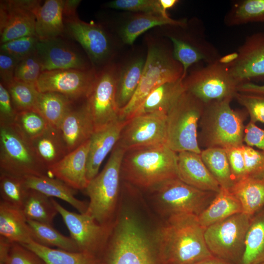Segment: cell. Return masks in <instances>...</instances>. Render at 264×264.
I'll list each match as a JSON object with an SVG mask.
<instances>
[{
	"label": "cell",
	"mask_w": 264,
	"mask_h": 264,
	"mask_svg": "<svg viewBox=\"0 0 264 264\" xmlns=\"http://www.w3.org/2000/svg\"><path fill=\"white\" fill-rule=\"evenodd\" d=\"M165 219L154 238L162 264H190L213 256L197 216L179 214Z\"/></svg>",
	"instance_id": "obj_1"
},
{
	"label": "cell",
	"mask_w": 264,
	"mask_h": 264,
	"mask_svg": "<svg viewBox=\"0 0 264 264\" xmlns=\"http://www.w3.org/2000/svg\"><path fill=\"white\" fill-rule=\"evenodd\" d=\"M100 264H162L154 238L131 215L116 219Z\"/></svg>",
	"instance_id": "obj_2"
},
{
	"label": "cell",
	"mask_w": 264,
	"mask_h": 264,
	"mask_svg": "<svg viewBox=\"0 0 264 264\" xmlns=\"http://www.w3.org/2000/svg\"><path fill=\"white\" fill-rule=\"evenodd\" d=\"M177 153L165 144L131 149L125 151L121 177L132 186L150 190L178 177Z\"/></svg>",
	"instance_id": "obj_3"
},
{
	"label": "cell",
	"mask_w": 264,
	"mask_h": 264,
	"mask_svg": "<svg viewBox=\"0 0 264 264\" xmlns=\"http://www.w3.org/2000/svg\"><path fill=\"white\" fill-rule=\"evenodd\" d=\"M231 99L204 104L200 119L198 144L205 147L225 149L244 145V121L248 114L245 109H233Z\"/></svg>",
	"instance_id": "obj_4"
},
{
	"label": "cell",
	"mask_w": 264,
	"mask_h": 264,
	"mask_svg": "<svg viewBox=\"0 0 264 264\" xmlns=\"http://www.w3.org/2000/svg\"><path fill=\"white\" fill-rule=\"evenodd\" d=\"M125 152L116 144L104 168L89 181L85 190L89 199L86 213L103 225H111L116 220L121 167Z\"/></svg>",
	"instance_id": "obj_5"
},
{
	"label": "cell",
	"mask_w": 264,
	"mask_h": 264,
	"mask_svg": "<svg viewBox=\"0 0 264 264\" xmlns=\"http://www.w3.org/2000/svg\"><path fill=\"white\" fill-rule=\"evenodd\" d=\"M204 104L185 91L166 115V145L178 153L200 154L198 128Z\"/></svg>",
	"instance_id": "obj_6"
},
{
	"label": "cell",
	"mask_w": 264,
	"mask_h": 264,
	"mask_svg": "<svg viewBox=\"0 0 264 264\" xmlns=\"http://www.w3.org/2000/svg\"><path fill=\"white\" fill-rule=\"evenodd\" d=\"M183 73L182 65L174 59L173 53L158 45H149L139 85L130 102L120 110L119 120H128L154 89L164 83L182 78Z\"/></svg>",
	"instance_id": "obj_7"
},
{
	"label": "cell",
	"mask_w": 264,
	"mask_h": 264,
	"mask_svg": "<svg viewBox=\"0 0 264 264\" xmlns=\"http://www.w3.org/2000/svg\"><path fill=\"white\" fill-rule=\"evenodd\" d=\"M150 191L159 212L165 218L179 214L198 217L217 193L193 187L178 177L167 180Z\"/></svg>",
	"instance_id": "obj_8"
},
{
	"label": "cell",
	"mask_w": 264,
	"mask_h": 264,
	"mask_svg": "<svg viewBox=\"0 0 264 264\" xmlns=\"http://www.w3.org/2000/svg\"><path fill=\"white\" fill-rule=\"evenodd\" d=\"M251 218L242 212L206 228L204 239L211 254L231 264H239Z\"/></svg>",
	"instance_id": "obj_9"
},
{
	"label": "cell",
	"mask_w": 264,
	"mask_h": 264,
	"mask_svg": "<svg viewBox=\"0 0 264 264\" xmlns=\"http://www.w3.org/2000/svg\"><path fill=\"white\" fill-rule=\"evenodd\" d=\"M219 59L195 70L183 79L185 91L204 104L233 99L238 93V84L231 76L228 66Z\"/></svg>",
	"instance_id": "obj_10"
},
{
	"label": "cell",
	"mask_w": 264,
	"mask_h": 264,
	"mask_svg": "<svg viewBox=\"0 0 264 264\" xmlns=\"http://www.w3.org/2000/svg\"><path fill=\"white\" fill-rule=\"evenodd\" d=\"M0 173L21 178L48 174L29 142L12 125H0Z\"/></svg>",
	"instance_id": "obj_11"
},
{
	"label": "cell",
	"mask_w": 264,
	"mask_h": 264,
	"mask_svg": "<svg viewBox=\"0 0 264 264\" xmlns=\"http://www.w3.org/2000/svg\"><path fill=\"white\" fill-rule=\"evenodd\" d=\"M118 71V67L111 63L98 70L87 98L94 132L119 120L120 110L115 98Z\"/></svg>",
	"instance_id": "obj_12"
},
{
	"label": "cell",
	"mask_w": 264,
	"mask_h": 264,
	"mask_svg": "<svg viewBox=\"0 0 264 264\" xmlns=\"http://www.w3.org/2000/svg\"><path fill=\"white\" fill-rule=\"evenodd\" d=\"M65 37L77 43L89 59L92 67L108 65L112 55L110 37L101 24L88 23L79 18L64 19Z\"/></svg>",
	"instance_id": "obj_13"
},
{
	"label": "cell",
	"mask_w": 264,
	"mask_h": 264,
	"mask_svg": "<svg viewBox=\"0 0 264 264\" xmlns=\"http://www.w3.org/2000/svg\"><path fill=\"white\" fill-rule=\"evenodd\" d=\"M51 200L79 251L99 257L106 246L114 222L110 225L100 224L86 213L71 212L55 199L51 198Z\"/></svg>",
	"instance_id": "obj_14"
},
{
	"label": "cell",
	"mask_w": 264,
	"mask_h": 264,
	"mask_svg": "<svg viewBox=\"0 0 264 264\" xmlns=\"http://www.w3.org/2000/svg\"><path fill=\"white\" fill-rule=\"evenodd\" d=\"M97 71L94 68L45 71L42 72L35 86L40 92H55L74 101H82L90 94Z\"/></svg>",
	"instance_id": "obj_15"
},
{
	"label": "cell",
	"mask_w": 264,
	"mask_h": 264,
	"mask_svg": "<svg viewBox=\"0 0 264 264\" xmlns=\"http://www.w3.org/2000/svg\"><path fill=\"white\" fill-rule=\"evenodd\" d=\"M42 71L93 68L87 55L76 43L66 37L39 40L36 49Z\"/></svg>",
	"instance_id": "obj_16"
},
{
	"label": "cell",
	"mask_w": 264,
	"mask_h": 264,
	"mask_svg": "<svg viewBox=\"0 0 264 264\" xmlns=\"http://www.w3.org/2000/svg\"><path fill=\"white\" fill-rule=\"evenodd\" d=\"M42 4L38 0H2L0 2V43L36 36V15Z\"/></svg>",
	"instance_id": "obj_17"
},
{
	"label": "cell",
	"mask_w": 264,
	"mask_h": 264,
	"mask_svg": "<svg viewBox=\"0 0 264 264\" xmlns=\"http://www.w3.org/2000/svg\"><path fill=\"white\" fill-rule=\"evenodd\" d=\"M166 114L152 113L133 116L126 121L117 144L125 151L165 144Z\"/></svg>",
	"instance_id": "obj_18"
},
{
	"label": "cell",
	"mask_w": 264,
	"mask_h": 264,
	"mask_svg": "<svg viewBox=\"0 0 264 264\" xmlns=\"http://www.w3.org/2000/svg\"><path fill=\"white\" fill-rule=\"evenodd\" d=\"M237 53L235 60L227 66L239 85L264 77V32L247 37Z\"/></svg>",
	"instance_id": "obj_19"
},
{
	"label": "cell",
	"mask_w": 264,
	"mask_h": 264,
	"mask_svg": "<svg viewBox=\"0 0 264 264\" xmlns=\"http://www.w3.org/2000/svg\"><path fill=\"white\" fill-rule=\"evenodd\" d=\"M59 129L69 152L90 139L94 128L87 99L74 103Z\"/></svg>",
	"instance_id": "obj_20"
},
{
	"label": "cell",
	"mask_w": 264,
	"mask_h": 264,
	"mask_svg": "<svg viewBox=\"0 0 264 264\" xmlns=\"http://www.w3.org/2000/svg\"><path fill=\"white\" fill-rule=\"evenodd\" d=\"M90 139L69 152L48 169L47 174L76 190H85L89 182L87 164Z\"/></svg>",
	"instance_id": "obj_21"
},
{
	"label": "cell",
	"mask_w": 264,
	"mask_h": 264,
	"mask_svg": "<svg viewBox=\"0 0 264 264\" xmlns=\"http://www.w3.org/2000/svg\"><path fill=\"white\" fill-rule=\"evenodd\" d=\"M169 38L173 44V57L183 67L182 79L193 64L201 61L209 64L220 58L217 50L205 39L203 33L190 38L176 36H170Z\"/></svg>",
	"instance_id": "obj_22"
},
{
	"label": "cell",
	"mask_w": 264,
	"mask_h": 264,
	"mask_svg": "<svg viewBox=\"0 0 264 264\" xmlns=\"http://www.w3.org/2000/svg\"><path fill=\"white\" fill-rule=\"evenodd\" d=\"M178 177L198 189L218 193L220 187L210 173L199 154L183 151L177 153Z\"/></svg>",
	"instance_id": "obj_23"
},
{
	"label": "cell",
	"mask_w": 264,
	"mask_h": 264,
	"mask_svg": "<svg viewBox=\"0 0 264 264\" xmlns=\"http://www.w3.org/2000/svg\"><path fill=\"white\" fill-rule=\"evenodd\" d=\"M125 123L117 121L94 132L92 135L87 164V176L89 181L99 173L104 159L117 143Z\"/></svg>",
	"instance_id": "obj_24"
},
{
	"label": "cell",
	"mask_w": 264,
	"mask_h": 264,
	"mask_svg": "<svg viewBox=\"0 0 264 264\" xmlns=\"http://www.w3.org/2000/svg\"><path fill=\"white\" fill-rule=\"evenodd\" d=\"M23 179L28 189L38 191L51 198L61 199L71 205L79 213H86L88 203L77 198L75 197L77 190L62 181L47 175L26 176Z\"/></svg>",
	"instance_id": "obj_25"
},
{
	"label": "cell",
	"mask_w": 264,
	"mask_h": 264,
	"mask_svg": "<svg viewBox=\"0 0 264 264\" xmlns=\"http://www.w3.org/2000/svg\"><path fill=\"white\" fill-rule=\"evenodd\" d=\"M0 237L22 244L34 241L32 230L22 209L0 200Z\"/></svg>",
	"instance_id": "obj_26"
},
{
	"label": "cell",
	"mask_w": 264,
	"mask_h": 264,
	"mask_svg": "<svg viewBox=\"0 0 264 264\" xmlns=\"http://www.w3.org/2000/svg\"><path fill=\"white\" fill-rule=\"evenodd\" d=\"M185 91L182 78L176 81L164 83L148 94L131 118L152 113H162L167 115Z\"/></svg>",
	"instance_id": "obj_27"
},
{
	"label": "cell",
	"mask_w": 264,
	"mask_h": 264,
	"mask_svg": "<svg viewBox=\"0 0 264 264\" xmlns=\"http://www.w3.org/2000/svg\"><path fill=\"white\" fill-rule=\"evenodd\" d=\"M40 162L47 169L68 153L58 128L48 125L45 131L29 142Z\"/></svg>",
	"instance_id": "obj_28"
},
{
	"label": "cell",
	"mask_w": 264,
	"mask_h": 264,
	"mask_svg": "<svg viewBox=\"0 0 264 264\" xmlns=\"http://www.w3.org/2000/svg\"><path fill=\"white\" fill-rule=\"evenodd\" d=\"M64 0H46L36 15L35 34L39 40L65 37L63 15Z\"/></svg>",
	"instance_id": "obj_29"
},
{
	"label": "cell",
	"mask_w": 264,
	"mask_h": 264,
	"mask_svg": "<svg viewBox=\"0 0 264 264\" xmlns=\"http://www.w3.org/2000/svg\"><path fill=\"white\" fill-rule=\"evenodd\" d=\"M241 204L229 190L220 187L207 207L198 216L201 226L205 229L235 214L242 213Z\"/></svg>",
	"instance_id": "obj_30"
},
{
	"label": "cell",
	"mask_w": 264,
	"mask_h": 264,
	"mask_svg": "<svg viewBox=\"0 0 264 264\" xmlns=\"http://www.w3.org/2000/svg\"><path fill=\"white\" fill-rule=\"evenodd\" d=\"M229 190L240 202L242 213L251 217L264 207V179L246 176Z\"/></svg>",
	"instance_id": "obj_31"
},
{
	"label": "cell",
	"mask_w": 264,
	"mask_h": 264,
	"mask_svg": "<svg viewBox=\"0 0 264 264\" xmlns=\"http://www.w3.org/2000/svg\"><path fill=\"white\" fill-rule=\"evenodd\" d=\"M145 60L139 58L118 68L115 98L119 110L126 107L134 95L141 78Z\"/></svg>",
	"instance_id": "obj_32"
},
{
	"label": "cell",
	"mask_w": 264,
	"mask_h": 264,
	"mask_svg": "<svg viewBox=\"0 0 264 264\" xmlns=\"http://www.w3.org/2000/svg\"><path fill=\"white\" fill-rule=\"evenodd\" d=\"M75 102L59 93L39 92L33 110L39 113L49 125L59 129Z\"/></svg>",
	"instance_id": "obj_33"
},
{
	"label": "cell",
	"mask_w": 264,
	"mask_h": 264,
	"mask_svg": "<svg viewBox=\"0 0 264 264\" xmlns=\"http://www.w3.org/2000/svg\"><path fill=\"white\" fill-rule=\"evenodd\" d=\"M165 25L185 27L187 22L185 20H177L160 15L140 13L132 17L123 27L121 38L124 43L132 45L136 38L146 31L153 27Z\"/></svg>",
	"instance_id": "obj_34"
},
{
	"label": "cell",
	"mask_w": 264,
	"mask_h": 264,
	"mask_svg": "<svg viewBox=\"0 0 264 264\" xmlns=\"http://www.w3.org/2000/svg\"><path fill=\"white\" fill-rule=\"evenodd\" d=\"M264 262V207L251 219L239 264H260Z\"/></svg>",
	"instance_id": "obj_35"
},
{
	"label": "cell",
	"mask_w": 264,
	"mask_h": 264,
	"mask_svg": "<svg viewBox=\"0 0 264 264\" xmlns=\"http://www.w3.org/2000/svg\"><path fill=\"white\" fill-rule=\"evenodd\" d=\"M22 245L39 256L45 264H100L99 257L86 252L53 248L34 241Z\"/></svg>",
	"instance_id": "obj_36"
},
{
	"label": "cell",
	"mask_w": 264,
	"mask_h": 264,
	"mask_svg": "<svg viewBox=\"0 0 264 264\" xmlns=\"http://www.w3.org/2000/svg\"><path fill=\"white\" fill-rule=\"evenodd\" d=\"M206 167L220 187L230 190L234 183L225 149L210 148L200 154Z\"/></svg>",
	"instance_id": "obj_37"
},
{
	"label": "cell",
	"mask_w": 264,
	"mask_h": 264,
	"mask_svg": "<svg viewBox=\"0 0 264 264\" xmlns=\"http://www.w3.org/2000/svg\"><path fill=\"white\" fill-rule=\"evenodd\" d=\"M22 210L27 220L51 225L58 214L51 198L30 189Z\"/></svg>",
	"instance_id": "obj_38"
},
{
	"label": "cell",
	"mask_w": 264,
	"mask_h": 264,
	"mask_svg": "<svg viewBox=\"0 0 264 264\" xmlns=\"http://www.w3.org/2000/svg\"><path fill=\"white\" fill-rule=\"evenodd\" d=\"M34 241L45 246L71 251L80 252L71 237H66L56 230L51 224L28 220Z\"/></svg>",
	"instance_id": "obj_39"
},
{
	"label": "cell",
	"mask_w": 264,
	"mask_h": 264,
	"mask_svg": "<svg viewBox=\"0 0 264 264\" xmlns=\"http://www.w3.org/2000/svg\"><path fill=\"white\" fill-rule=\"evenodd\" d=\"M224 22L229 26L264 22V0H242L236 2L226 14Z\"/></svg>",
	"instance_id": "obj_40"
},
{
	"label": "cell",
	"mask_w": 264,
	"mask_h": 264,
	"mask_svg": "<svg viewBox=\"0 0 264 264\" xmlns=\"http://www.w3.org/2000/svg\"><path fill=\"white\" fill-rule=\"evenodd\" d=\"M45 119L34 110L17 112L12 126L27 141L42 133L48 126Z\"/></svg>",
	"instance_id": "obj_41"
},
{
	"label": "cell",
	"mask_w": 264,
	"mask_h": 264,
	"mask_svg": "<svg viewBox=\"0 0 264 264\" xmlns=\"http://www.w3.org/2000/svg\"><path fill=\"white\" fill-rule=\"evenodd\" d=\"M0 264H45L35 253L22 244L0 237Z\"/></svg>",
	"instance_id": "obj_42"
},
{
	"label": "cell",
	"mask_w": 264,
	"mask_h": 264,
	"mask_svg": "<svg viewBox=\"0 0 264 264\" xmlns=\"http://www.w3.org/2000/svg\"><path fill=\"white\" fill-rule=\"evenodd\" d=\"M28 190L23 178L0 173V200L22 209Z\"/></svg>",
	"instance_id": "obj_43"
},
{
	"label": "cell",
	"mask_w": 264,
	"mask_h": 264,
	"mask_svg": "<svg viewBox=\"0 0 264 264\" xmlns=\"http://www.w3.org/2000/svg\"><path fill=\"white\" fill-rule=\"evenodd\" d=\"M5 87L17 112L34 109L39 93L35 85L14 80Z\"/></svg>",
	"instance_id": "obj_44"
},
{
	"label": "cell",
	"mask_w": 264,
	"mask_h": 264,
	"mask_svg": "<svg viewBox=\"0 0 264 264\" xmlns=\"http://www.w3.org/2000/svg\"><path fill=\"white\" fill-rule=\"evenodd\" d=\"M42 72L40 61L35 52L19 61L14 79L35 85Z\"/></svg>",
	"instance_id": "obj_45"
},
{
	"label": "cell",
	"mask_w": 264,
	"mask_h": 264,
	"mask_svg": "<svg viewBox=\"0 0 264 264\" xmlns=\"http://www.w3.org/2000/svg\"><path fill=\"white\" fill-rule=\"evenodd\" d=\"M39 41V39L36 36L17 38L0 44V51L21 60L36 52Z\"/></svg>",
	"instance_id": "obj_46"
},
{
	"label": "cell",
	"mask_w": 264,
	"mask_h": 264,
	"mask_svg": "<svg viewBox=\"0 0 264 264\" xmlns=\"http://www.w3.org/2000/svg\"><path fill=\"white\" fill-rule=\"evenodd\" d=\"M106 6L112 9L162 16L159 0H115L106 3Z\"/></svg>",
	"instance_id": "obj_47"
},
{
	"label": "cell",
	"mask_w": 264,
	"mask_h": 264,
	"mask_svg": "<svg viewBox=\"0 0 264 264\" xmlns=\"http://www.w3.org/2000/svg\"><path fill=\"white\" fill-rule=\"evenodd\" d=\"M235 98L246 110L250 122L264 123V97L238 92Z\"/></svg>",
	"instance_id": "obj_48"
},
{
	"label": "cell",
	"mask_w": 264,
	"mask_h": 264,
	"mask_svg": "<svg viewBox=\"0 0 264 264\" xmlns=\"http://www.w3.org/2000/svg\"><path fill=\"white\" fill-rule=\"evenodd\" d=\"M246 176L264 179V152L242 146Z\"/></svg>",
	"instance_id": "obj_49"
},
{
	"label": "cell",
	"mask_w": 264,
	"mask_h": 264,
	"mask_svg": "<svg viewBox=\"0 0 264 264\" xmlns=\"http://www.w3.org/2000/svg\"><path fill=\"white\" fill-rule=\"evenodd\" d=\"M242 146L225 149L234 183L246 176Z\"/></svg>",
	"instance_id": "obj_50"
},
{
	"label": "cell",
	"mask_w": 264,
	"mask_h": 264,
	"mask_svg": "<svg viewBox=\"0 0 264 264\" xmlns=\"http://www.w3.org/2000/svg\"><path fill=\"white\" fill-rule=\"evenodd\" d=\"M17 113L7 89L0 83V125H12Z\"/></svg>",
	"instance_id": "obj_51"
},
{
	"label": "cell",
	"mask_w": 264,
	"mask_h": 264,
	"mask_svg": "<svg viewBox=\"0 0 264 264\" xmlns=\"http://www.w3.org/2000/svg\"><path fill=\"white\" fill-rule=\"evenodd\" d=\"M20 61L12 55L0 51V83L5 87L15 80V72Z\"/></svg>",
	"instance_id": "obj_52"
},
{
	"label": "cell",
	"mask_w": 264,
	"mask_h": 264,
	"mask_svg": "<svg viewBox=\"0 0 264 264\" xmlns=\"http://www.w3.org/2000/svg\"><path fill=\"white\" fill-rule=\"evenodd\" d=\"M243 142L246 146L257 147L264 152V130L249 121L245 127Z\"/></svg>",
	"instance_id": "obj_53"
},
{
	"label": "cell",
	"mask_w": 264,
	"mask_h": 264,
	"mask_svg": "<svg viewBox=\"0 0 264 264\" xmlns=\"http://www.w3.org/2000/svg\"><path fill=\"white\" fill-rule=\"evenodd\" d=\"M238 92L250 93L264 97V85H260L251 82L244 83L239 85Z\"/></svg>",
	"instance_id": "obj_54"
},
{
	"label": "cell",
	"mask_w": 264,
	"mask_h": 264,
	"mask_svg": "<svg viewBox=\"0 0 264 264\" xmlns=\"http://www.w3.org/2000/svg\"><path fill=\"white\" fill-rule=\"evenodd\" d=\"M81 2L80 0H64L63 18L68 19L77 16V9Z\"/></svg>",
	"instance_id": "obj_55"
},
{
	"label": "cell",
	"mask_w": 264,
	"mask_h": 264,
	"mask_svg": "<svg viewBox=\"0 0 264 264\" xmlns=\"http://www.w3.org/2000/svg\"><path fill=\"white\" fill-rule=\"evenodd\" d=\"M178 1L177 0H159L162 10V16L166 18L169 17L167 10L174 7Z\"/></svg>",
	"instance_id": "obj_56"
},
{
	"label": "cell",
	"mask_w": 264,
	"mask_h": 264,
	"mask_svg": "<svg viewBox=\"0 0 264 264\" xmlns=\"http://www.w3.org/2000/svg\"><path fill=\"white\" fill-rule=\"evenodd\" d=\"M190 264H231L214 256H211Z\"/></svg>",
	"instance_id": "obj_57"
},
{
	"label": "cell",
	"mask_w": 264,
	"mask_h": 264,
	"mask_svg": "<svg viewBox=\"0 0 264 264\" xmlns=\"http://www.w3.org/2000/svg\"><path fill=\"white\" fill-rule=\"evenodd\" d=\"M264 264V263H262L261 264Z\"/></svg>",
	"instance_id": "obj_58"
}]
</instances>
